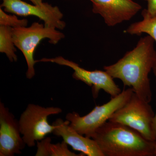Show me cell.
<instances>
[{
    "label": "cell",
    "mask_w": 156,
    "mask_h": 156,
    "mask_svg": "<svg viewBox=\"0 0 156 156\" xmlns=\"http://www.w3.org/2000/svg\"><path fill=\"white\" fill-rule=\"evenodd\" d=\"M154 40L149 35L139 40L135 48L115 64L104 69L113 79L131 87L140 99L150 103L152 93L149 74L156 64Z\"/></svg>",
    "instance_id": "1"
},
{
    "label": "cell",
    "mask_w": 156,
    "mask_h": 156,
    "mask_svg": "<svg viewBox=\"0 0 156 156\" xmlns=\"http://www.w3.org/2000/svg\"><path fill=\"white\" fill-rule=\"evenodd\" d=\"M104 156H154L155 142L125 125L108 121L91 135Z\"/></svg>",
    "instance_id": "2"
},
{
    "label": "cell",
    "mask_w": 156,
    "mask_h": 156,
    "mask_svg": "<svg viewBox=\"0 0 156 156\" xmlns=\"http://www.w3.org/2000/svg\"><path fill=\"white\" fill-rule=\"evenodd\" d=\"M11 30L15 47L22 52L25 57L27 65L26 77L28 79H32L35 75L34 65L37 62L34 58V53L41 41L48 39L49 43L56 44L65 37L64 34L56 29L36 22L29 27H15Z\"/></svg>",
    "instance_id": "3"
},
{
    "label": "cell",
    "mask_w": 156,
    "mask_h": 156,
    "mask_svg": "<svg viewBox=\"0 0 156 156\" xmlns=\"http://www.w3.org/2000/svg\"><path fill=\"white\" fill-rule=\"evenodd\" d=\"M133 93L132 88L126 89L115 97H112L107 103L95 107L86 115L81 116L78 113L73 112L68 113L66 119L78 133L90 137L115 112L128 102Z\"/></svg>",
    "instance_id": "4"
},
{
    "label": "cell",
    "mask_w": 156,
    "mask_h": 156,
    "mask_svg": "<svg viewBox=\"0 0 156 156\" xmlns=\"http://www.w3.org/2000/svg\"><path fill=\"white\" fill-rule=\"evenodd\" d=\"M154 116L149 103L140 99L134 92L130 100L115 112L108 121L128 126L147 140L156 142L153 131Z\"/></svg>",
    "instance_id": "5"
},
{
    "label": "cell",
    "mask_w": 156,
    "mask_h": 156,
    "mask_svg": "<svg viewBox=\"0 0 156 156\" xmlns=\"http://www.w3.org/2000/svg\"><path fill=\"white\" fill-rule=\"evenodd\" d=\"M62 112V109L58 107H44L34 104H29L18 121L25 144L29 147H33L35 145L36 141L41 140L48 134L53 133L55 127L49 124L48 117Z\"/></svg>",
    "instance_id": "6"
},
{
    "label": "cell",
    "mask_w": 156,
    "mask_h": 156,
    "mask_svg": "<svg viewBox=\"0 0 156 156\" xmlns=\"http://www.w3.org/2000/svg\"><path fill=\"white\" fill-rule=\"evenodd\" d=\"M37 62H50L62 66H65L73 70V77L74 79L82 81L92 87L93 97L97 98L101 90H103L112 97L119 95L121 89L115 84L113 78L105 71L101 70H87L72 61L66 59L62 56L53 58H44L37 60Z\"/></svg>",
    "instance_id": "7"
},
{
    "label": "cell",
    "mask_w": 156,
    "mask_h": 156,
    "mask_svg": "<svg viewBox=\"0 0 156 156\" xmlns=\"http://www.w3.org/2000/svg\"><path fill=\"white\" fill-rule=\"evenodd\" d=\"M4 11L20 16H35L44 22L45 26L63 30L66 23L62 20L63 14L57 6L47 3L42 6L32 5L21 0H2Z\"/></svg>",
    "instance_id": "8"
},
{
    "label": "cell",
    "mask_w": 156,
    "mask_h": 156,
    "mask_svg": "<svg viewBox=\"0 0 156 156\" xmlns=\"http://www.w3.org/2000/svg\"><path fill=\"white\" fill-rule=\"evenodd\" d=\"M19 122L2 102H0V156L20 154L25 147Z\"/></svg>",
    "instance_id": "9"
},
{
    "label": "cell",
    "mask_w": 156,
    "mask_h": 156,
    "mask_svg": "<svg viewBox=\"0 0 156 156\" xmlns=\"http://www.w3.org/2000/svg\"><path fill=\"white\" fill-rule=\"evenodd\" d=\"M92 11L99 14L108 26L131 20L142 9L133 0H90Z\"/></svg>",
    "instance_id": "10"
},
{
    "label": "cell",
    "mask_w": 156,
    "mask_h": 156,
    "mask_svg": "<svg viewBox=\"0 0 156 156\" xmlns=\"http://www.w3.org/2000/svg\"><path fill=\"white\" fill-rule=\"evenodd\" d=\"M52 125L54 126L53 134L61 136L63 141L72 147L73 150L88 156H104L94 140L84 136L70 126L68 120L57 119Z\"/></svg>",
    "instance_id": "11"
},
{
    "label": "cell",
    "mask_w": 156,
    "mask_h": 156,
    "mask_svg": "<svg viewBox=\"0 0 156 156\" xmlns=\"http://www.w3.org/2000/svg\"><path fill=\"white\" fill-rule=\"evenodd\" d=\"M37 150L36 156H83L84 154H77L68 147V144L64 141L53 144L50 137H45L37 141Z\"/></svg>",
    "instance_id": "12"
},
{
    "label": "cell",
    "mask_w": 156,
    "mask_h": 156,
    "mask_svg": "<svg viewBox=\"0 0 156 156\" xmlns=\"http://www.w3.org/2000/svg\"><path fill=\"white\" fill-rule=\"evenodd\" d=\"M143 19L141 21L132 23L125 31L131 35L147 34L156 42V17H152L148 13L147 9L142 12Z\"/></svg>",
    "instance_id": "13"
},
{
    "label": "cell",
    "mask_w": 156,
    "mask_h": 156,
    "mask_svg": "<svg viewBox=\"0 0 156 156\" xmlns=\"http://www.w3.org/2000/svg\"><path fill=\"white\" fill-rule=\"evenodd\" d=\"M12 27L0 26V52L6 54L11 62H16L17 56L12 38Z\"/></svg>",
    "instance_id": "14"
},
{
    "label": "cell",
    "mask_w": 156,
    "mask_h": 156,
    "mask_svg": "<svg viewBox=\"0 0 156 156\" xmlns=\"http://www.w3.org/2000/svg\"><path fill=\"white\" fill-rule=\"evenodd\" d=\"M28 20L19 19L15 15L6 14L2 8L0 9V26H5L12 28L27 26Z\"/></svg>",
    "instance_id": "15"
},
{
    "label": "cell",
    "mask_w": 156,
    "mask_h": 156,
    "mask_svg": "<svg viewBox=\"0 0 156 156\" xmlns=\"http://www.w3.org/2000/svg\"><path fill=\"white\" fill-rule=\"evenodd\" d=\"M148 13L151 17H156V0H147Z\"/></svg>",
    "instance_id": "16"
},
{
    "label": "cell",
    "mask_w": 156,
    "mask_h": 156,
    "mask_svg": "<svg viewBox=\"0 0 156 156\" xmlns=\"http://www.w3.org/2000/svg\"><path fill=\"white\" fill-rule=\"evenodd\" d=\"M154 74L156 78V64L154 66L153 69ZM153 131L154 132V134L155 137L156 141V112L155 114L154 118V123H153Z\"/></svg>",
    "instance_id": "17"
},
{
    "label": "cell",
    "mask_w": 156,
    "mask_h": 156,
    "mask_svg": "<svg viewBox=\"0 0 156 156\" xmlns=\"http://www.w3.org/2000/svg\"><path fill=\"white\" fill-rule=\"evenodd\" d=\"M33 3L34 5L38 6H42L44 5V3L42 2V0H29Z\"/></svg>",
    "instance_id": "18"
},
{
    "label": "cell",
    "mask_w": 156,
    "mask_h": 156,
    "mask_svg": "<svg viewBox=\"0 0 156 156\" xmlns=\"http://www.w3.org/2000/svg\"><path fill=\"white\" fill-rule=\"evenodd\" d=\"M154 156H156V141L155 144Z\"/></svg>",
    "instance_id": "19"
},
{
    "label": "cell",
    "mask_w": 156,
    "mask_h": 156,
    "mask_svg": "<svg viewBox=\"0 0 156 156\" xmlns=\"http://www.w3.org/2000/svg\"><path fill=\"white\" fill-rule=\"evenodd\" d=\"M144 1H147V0H144Z\"/></svg>",
    "instance_id": "20"
}]
</instances>
